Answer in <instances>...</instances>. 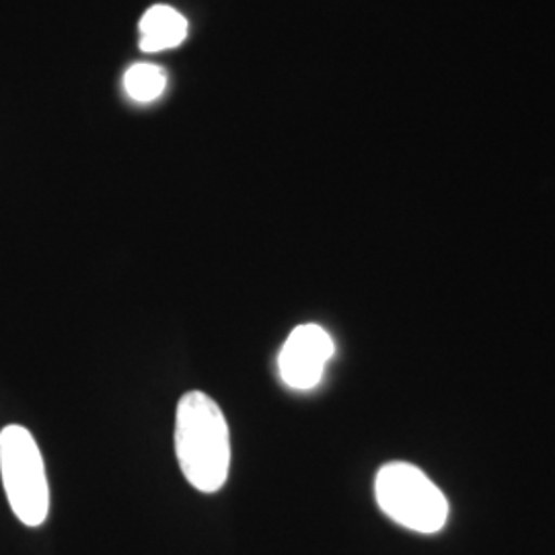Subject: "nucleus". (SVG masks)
<instances>
[{
  "instance_id": "nucleus-5",
  "label": "nucleus",
  "mask_w": 555,
  "mask_h": 555,
  "mask_svg": "<svg viewBox=\"0 0 555 555\" xmlns=\"http://www.w3.org/2000/svg\"><path fill=\"white\" fill-rule=\"evenodd\" d=\"M140 50L155 54L181 46L188 38V21L173 7H151L139 23Z\"/></svg>"
},
{
  "instance_id": "nucleus-2",
  "label": "nucleus",
  "mask_w": 555,
  "mask_h": 555,
  "mask_svg": "<svg viewBox=\"0 0 555 555\" xmlns=\"http://www.w3.org/2000/svg\"><path fill=\"white\" fill-rule=\"evenodd\" d=\"M0 474L9 504L27 527H40L50 511V488L40 447L31 433L11 424L0 430Z\"/></svg>"
},
{
  "instance_id": "nucleus-6",
  "label": "nucleus",
  "mask_w": 555,
  "mask_h": 555,
  "mask_svg": "<svg viewBox=\"0 0 555 555\" xmlns=\"http://www.w3.org/2000/svg\"><path fill=\"white\" fill-rule=\"evenodd\" d=\"M167 87V73L151 62L132 64L124 75V89L130 100L151 103L159 100Z\"/></svg>"
},
{
  "instance_id": "nucleus-3",
  "label": "nucleus",
  "mask_w": 555,
  "mask_h": 555,
  "mask_svg": "<svg viewBox=\"0 0 555 555\" xmlns=\"http://www.w3.org/2000/svg\"><path fill=\"white\" fill-rule=\"evenodd\" d=\"M375 496L385 515L416 533H437L449 516V502L430 477L410 463H387L375 479Z\"/></svg>"
},
{
  "instance_id": "nucleus-1",
  "label": "nucleus",
  "mask_w": 555,
  "mask_h": 555,
  "mask_svg": "<svg viewBox=\"0 0 555 555\" xmlns=\"http://www.w3.org/2000/svg\"><path fill=\"white\" fill-rule=\"evenodd\" d=\"M176 451L185 479L204 494L227 483L231 467V435L219 403L199 391L179 399Z\"/></svg>"
},
{
  "instance_id": "nucleus-4",
  "label": "nucleus",
  "mask_w": 555,
  "mask_h": 555,
  "mask_svg": "<svg viewBox=\"0 0 555 555\" xmlns=\"http://www.w3.org/2000/svg\"><path fill=\"white\" fill-rule=\"evenodd\" d=\"M334 339L323 327L315 323L298 325L280 350V377L291 389L309 391L318 387L325 373V364L334 357Z\"/></svg>"
}]
</instances>
